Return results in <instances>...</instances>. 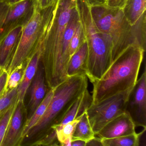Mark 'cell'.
<instances>
[{
    "label": "cell",
    "mask_w": 146,
    "mask_h": 146,
    "mask_svg": "<svg viewBox=\"0 0 146 146\" xmlns=\"http://www.w3.org/2000/svg\"><path fill=\"white\" fill-rule=\"evenodd\" d=\"M8 74L5 70H0V98L5 94V88Z\"/></svg>",
    "instance_id": "cell-27"
},
{
    "label": "cell",
    "mask_w": 146,
    "mask_h": 146,
    "mask_svg": "<svg viewBox=\"0 0 146 146\" xmlns=\"http://www.w3.org/2000/svg\"><path fill=\"white\" fill-rule=\"evenodd\" d=\"M132 88L110 96L96 104H92L87 110L90 123L95 135L107 123L125 112L128 98Z\"/></svg>",
    "instance_id": "cell-7"
},
{
    "label": "cell",
    "mask_w": 146,
    "mask_h": 146,
    "mask_svg": "<svg viewBox=\"0 0 146 146\" xmlns=\"http://www.w3.org/2000/svg\"><path fill=\"white\" fill-rule=\"evenodd\" d=\"M126 112L130 116L135 127L146 128V71L144 72L130 94Z\"/></svg>",
    "instance_id": "cell-8"
},
{
    "label": "cell",
    "mask_w": 146,
    "mask_h": 146,
    "mask_svg": "<svg viewBox=\"0 0 146 146\" xmlns=\"http://www.w3.org/2000/svg\"><path fill=\"white\" fill-rule=\"evenodd\" d=\"M76 4V0H57L46 9V23L39 45L40 61L49 89L55 88L69 78L70 57L64 48V34Z\"/></svg>",
    "instance_id": "cell-1"
},
{
    "label": "cell",
    "mask_w": 146,
    "mask_h": 146,
    "mask_svg": "<svg viewBox=\"0 0 146 146\" xmlns=\"http://www.w3.org/2000/svg\"><path fill=\"white\" fill-rule=\"evenodd\" d=\"M46 9L41 11L35 3L32 15L23 26L22 33L9 65L5 70L8 75L15 69L25 64L40 41L44 31Z\"/></svg>",
    "instance_id": "cell-6"
},
{
    "label": "cell",
    "mask_w": 146,
    "mask_h": 146,
    "mask_svg": "<svg viewBox=\"0 0 146 146\" xmlns=\"http://www.w3.org/2000/svg\"><path fill=\"white\" fill-rule=\"evenodd\" d=\"M86 142L82 140H77L72 141L71 146H86Z\"/></svg>",
    "instance_id": "cell-32"
},
{
    "label": "cell",
    "mask_w": 146,
    "mask_h": 146,
    "mask_svg": "<svg viewBox=\"0 0 146 146\" xmlns=\"http://www.w3.org/2000/svg\"><path fill=\"white\" fill-rule=\"evenodd\" d=\"M90 8L92 18L98 29L110 36L112 42L113 62L129 46H138L146 50V14L135 25L129 23L123 9L107 5Z\"/></svg>",
    "instance_id": "cell-2"
},
{
    "label": "cell",
    "mask_w": 146,
    "mask_h": 146,
    "mask_svg": "<svg viewBox=\"0 0 146 146\" xmlns=\"http://www.w3.org/2000/svg\"><path fill=\"white\" fill-rule=\"evenodd\" d=\"M146 0H127L123 12L131 25H135L146 13Z\"/></svg>",
    "instance_id": "cell-18"
},
{
    "label": "cell",
    "mask_w": 146,
    "mask_h": 146,
    "mask_svg": "<svg viewBox=\"0 0 146 146\" xmlns=\"http://www.w3.org/2000/svg\"><path fill=\"white\" fill-rule=\"evenodd\" d=\"M90 7L107 5L108 0H83Z\"/></svg>",
    "instance_id": "cell-30"
},
{
    "label": "cell",
    "mask_w": 146,
    "mask_h": 146,
    "mask_svg": "<svg viewBox=\"0 0 146 146\" xmlns=\"http://www.w3.org/2000/svg\"><path fill=\"white\" fill-rule=\"evenodd\" d=\"M76 4L88 47L85 74L93 84L102 78L112 64V42L109 36L98 29L84 1L76 0Z\"/></svg>",
    "instance_id": "cell-4"
},
{
    "label": "cell",
    "mask_w": 146,
    "mask_h": 146,
    "mask_svg": "<svg viewBox=\"0 0 146 146\" xmlns=\"http://www.w3.org/2000/svg\"><path fill=\"white\" fill-rule=\"evenodd\" d=\"M38 43L31 56L26 62L23 79L18 86V102L24 103L26 93L37 71L41 55L40 49Z\"/></svg>",
    "instance_id": "cell-14"
},
{
    "label": "cell",
    "mask_w": 146,
    "mask_h": 146,
    "mask_svg": "<svg viewBox=\"0 0 146 146\" xmlns=\"http://www.w3.org/2000/svg\"><path fill=\"white\" fill-rule=\"evenodd\" d=\"M127 0H108L107 5L114 8H122Z\"/></svg>",
    "instance_id": "cell-29"
},
{
    "label": "cell",
    "mask_w": 146,
    "mask_h": 146,
    "mask_svg": "<svg viewBox=\"0 0 146 146\" xmlns=\"http://www.w3.org/2000/svg\"><path fill=\"white\" fill-rule=\"evenodd\" d=\"M82 114L56 131L57 139L60 146H71L72 135L77 124L82 117Z\"/></svg>",
    "instance_id": "cell-20"
},
{
    "label": "cell",
    "mask_w": 146,
    "mask_h": 146,
    "mask_svg": "<svg viewBox=\"0 0 146 146\" xmlns=\"http://www.w3.org/2000/svg\"><path fill=\"white\" fill-rule=\"evenodd\" d=\"M88 56V47L86 41L71 56L67 70L68 77L85 74Z\"/></svg>",
    "instance_id": "cell-16"
},
{
    "label": "cell",
    "mask_w": 146,
    "mask_h": 146,
    "mask_svg": "<svg viewBox=\"0 0 146 146\" xmlns=\"http://www.w3.org/2000/svg\"><path fill=\"white\" fill-rule=\"evenodd\" d=\"M85 41L82 25L79 20L69 44V53L70 59Z\"/></svg>",
    "instance_id": "cell-22"
},
{
    "label": "cell",
    "mask_w": 146,
    "mask_h": 146,
    "mask_svg": "<svg viewBox=\"0 0 146 146\" xmlns=\"http://www.w3.org/2000/svg\"><path fill=\"white\" fill-rule=\"evenodd\" d=\"M55 88L49 89L47 92L45 97L41 103L36 108L33 115L26 120V123L23 126L21 135V140L25 138L29 131L36 124L45 113L48 106L52 99Z\"/></svg>",
    "instance_id": "cell-17"
},
{
    "label": "cell",
    "mask_w": 146,
    "mask_h": 146,
    "mask_svg": "<svg viewBox=\"0 0 146 146\" xmlns=\"http://www.w3.org/2000/svg\"><path fill=\"white\" fill-rule=\"evenodd\" d=\"M141 133L112 138H101L103 146H139Z\"/></svg>",
    "instance_id": "cell-21"
},
{
    "label": "cell",
    "mask_w": 146,
    "mask_h": 146,
    "mask_svg": "<svg viewBox=\"0 0 146 146\" xmlns=\"http://www.w3.org/2000/svg\"><path fill=\"white\" fill-rule=\"evenodd\" d=\"M88 87L85 74L70 77L57 86L45 113L25 137L31 139L40 132H44V136L48 134L52 126L61 123L75 101Z\"/></svg>",
    "instance_id": "cell-5"
},
{
    "label": "cell",
    "mask_w": 146,
    "mask_h": 146,
    "mask_svg": "<svg viewBox=\"0 0 146 146\" xmlns=\"http://www.w3.org/2000/svg\"><path fill=\"white\" fill-rule=\"evenodd\" d=\"M23 26L11 29L0 38V70L9 65L22 33Z\"/></svg>",
    "instance_id": "cell-11"
},
{
    "label": "cell",
    "mask_w": 146,
    "mask_h": 146,
    "mask_svg": "<svg viewBox=\"0 0 146 146\" xmlns=\"http://www.w3.org/2000/svg\"><path fill=\"white\" fill-rule=\"evenodd\" d=\"M94 133L90 123L87 111L82 114V117L76 125L72 141L79 140L86 143L94 138Z\"/></svg>",
    "instance_id": "cell-19"
},
{
    "label": "cell",
    "mask_w": 146,
    "mask_h": 146,
    "mask_svg": "<svg viewBox=\"0 0 146 146\" xmlns=\"http://www.w3.org/2000/svg\"><path fill=\"white\" fill-rule=\"evenodd\" d=\"M86 146H103L101 138L95 136L94 138L86 143Z\"/></svg>",
    "instance_id": "cell-31"
},
{
    "label": "cell",
    "mask_w": 146,
    "mask_h": 146,
    "mask_svg": "<svg viewBox=\"0 0 146 146\" xmlns=\"http://www.w3.org/2000/svg\"><path fill=\"white\" fill-rule=\"evenodd\" d=\"M35 0H23L11 5L0 33V38L12 29L25 24L30 18Z\"/></svg>",
    "instance_id": "cell-9"
},
{
    "label": "cell",
    "mask_w": 146,
    "mask_h": 146,
    "mask_svg": "<svg viewBox=\"0 0 146 146\" xmlns=\"http://www.w3.org/2000/svg\"><path fill=\"white\" fill-rule=\"evenodd\" d=\"M145 51L138 46L127 47L113 62L101 79L93 83L92 104L135 86Z\"/></svg>",
    "instance_id": "cell-3"
},
{
    "label": "cell",
    "mask_w": 146,
    "mask_h": 146,
    "mask_svg": "<svg viewBox=\"0 0 146 146\" xmlns=\"http://www.w3.org/2000/svg\"><path fill=\"white\" fill-rule=\"evenodd\" d=\"M46 84L43 66L40 61L37 71L30 86V98L28 104V119L31 117L43 100L47 93Z\"/></svg>",
    "instance_id": "cell-12"
},
{
    "label": "cell",
    "mask_w": 146,
    "mask_h": 146,
    "mask_svg": "<svg viewBox=\"0 0 146 146\" xmlns=\"http://www.w3.org/2000/svg\"><path fill=\"white\" fill-rule=\"evenodd\" d=\"M10 5L4 0H0V33L8 13Z\"/></svg>",
    "instance_id": "cell-26"
},
{
    "label": "cell",
    "mask_w": 146,
    "mask_h": 146,
    "mask_svg": "<svg viewBox=\"0 0 146 146\" xmlns=\"http://www.w3.org/2000/svg\"><path fill=\"white\" fill-rule=\"evenodd\" d=\"M92 102V96L87 89L75 101L61 123L57 125L52 126L50 131L56 132V130L63 127L64 125L82 115L91 106Z\"/></svg>",
    "instance_id": "cell-15"
},
{
    "label": "cell",
    "mask_w": 146,
    "mask_h": 146,
    "mask_svg": "<svg viewBox=\"0 0 146 146\" xmlns=\"http://www.w3.org/2000/svg\"><path fill=\"white\" fill-rule=\"evenodd\" d=\"M4 1L7 2L9 5H11L22 1L23 0H4Z\"/></svg>",
    "instance_id": "cell-33"
},
{
    "label": "cell",
    "mask_w": 146,
    "mask_h": 146,
    "mask_svg": "<svg viewBox=\"0 0 146 146\" xmlns=\"http://www.w3.org/2000/svg\"><path fill=\"white\" fill-rule=\"evenodd\" d=\"M56 1L57 0H35V3L40 10L43 11L53 5Z\"/></svg>",
    "instance_id": "cell-28"
},
{
    "label": "cell",
    "mask_w": 146,
    "mask_h": 146,
    "mask_svg": "<svg viewBox=\"0 0 146 146\" xmlns=\"http://www.w3.org/2000/svg\"><path fill=\"white\" fill-rule=\"evenodd\" d=\"M17 100V88L6 93L0 98V118L7 108Z\"/></svg>",
    "instance_id": "cell-25"
},
{
    "label": "cell",
    "mask_w": 146,
    "mask_h": 146,
    "mask_svg": "<svg viewBox=\"0 0 146 146\" xmlns=\"http://www.w3.org/2000/svg\"><path fill=\"white\" fill-rule=\"evenodd\" d=\"M26 65V63L17 67L8 75L5 88V93L13 89L17 88L20 84L24 74Z\"/></svg>",
    "instance_id": "cell-23"
},
{
    "label": "cell",
    "mask_w": 146,
    "mask_h": 146,
    "mask_svg": "<svg viewBox=\"0 0 146 146\" xmlns=\"http://www.w3.org/2000/svg\"><path fill=\"white\" fill-rule=\"evenodd\" d=\"M17 100L11 105L0 118V146H1L11 118L17 104Z\"/></svg>",
    "instance_id": "cell-24"
},
{
    "label": "cell",
    "mask_w": 146,
    "mask_h": 146,
    "mask_svg": "<svg viewBox=\"0 0 146 146\" xmlns=\"http://www.w3.org/2000/svg\"><path fill=\"white\" fill-rule=\"evenodd\" d=\"M135 132V125L130 115L125 112L109 121L96 135L101 138L108 139Z\"/></svg>",
    "instance_id": "cell-10"
},
{
    "label": "cell",
    "mask_w": 146,
    "mask_h": 146,
    "mask_svg": "<svg viewBox=\"0 0 146 146\" xmlns=\"http://www.w3.org/2000/svg\"><path fill=\"white\" fill-rule=\"evenodd\" d=\"M24 103L18 102L11 118L1 146H14L21 141L23 128Z\"/></svg>",
    "instance_id": "cell-13"
}]
</instances>
